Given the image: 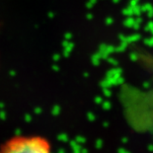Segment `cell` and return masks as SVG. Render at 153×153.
Segmentation results:
<instances>
[{"label":"cell","mask_w":153,"mask_h":153,"mask_svg":"<svg viewBox=\"0 0 153 153\" xmlns=\"http://www.w3.org/2000/svg\"><path fill=\"white\" fill-rule=\"evenodd\" d=\"M0 153H53L51 143L39 135L15 136L6 141Z\"/></svg>","instance_id":"1"}]
</instances>
